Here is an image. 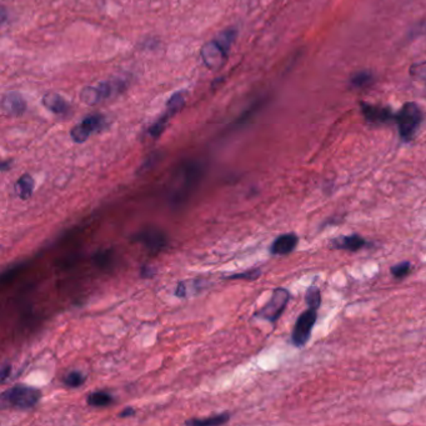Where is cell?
Listing matches in <instances>:
<instances>
[{
	"mask_svg": "<svg viewBox=\"0 0 426 426\" xmlns=\"http://www.w3.org/2000/svg\"><path fill=\"white\" fill-rule=\"evenodd\" d=\"M41 399L39 389L28 385H14L1 394V407H14L19 410L33 409Z\"/></svg>",
	"mask_w": 426,
	"mask_h": 426,
	"instance_id": "obj_1",
	"label": "cell"
},
{
	"mask_svg": "<svg viewBox=\"0 0 426 426\" xmlns=\"http://www.w3.org/2000/svg\"><path fill=\"white\" fill-rule=\"evenodd\" d=\"M424 114L419 106L414 103H407L395 115V122L399 129L401 139L404 142H410L415 137V133L423 123Z\"/></svg>",
	"mask_w": 426,
	"mask_h": 426,
	"instance_id": "obj_2",
	"label": "cell"
},
{
	"mask_svg": "<svg viewBox=\"0 0 426 426\" xmlns=\"http://www.w3.org/2000/svg\"><path fill=\"white\" fill-rule=\"evenodd\" d=\"M289 300H290V293L288 289H275L269 302H267L259 311H256V318L275 324L287 308Z\"/></svg>",
	"mask_w": 426,
	"mask_h": 426,
	"instance_id": "obj_3",
	"label": "cell"
},
{
	"mask_svg": "<svg viewBox=\"0 0 426 426\" xmlns=\"http://www.w3.org/2000/svg\"><path fill=\"white\" fill-rule=\"evenodd\" d=\"M131 240L134 243L143 245L145 249L149 250L153 254H157L166 248L169 243L168 235L164 230L159 229L157 226H148L134 234Z\"/></svg>",
	"mask_w": 426,
	"mask_h": 426,
	"instance_id": "obj_4",
	"label": "cell"
},
{
	"mask_svg": "<svg viewBox=\"0 0 426 426\" xmlns=\"http://www.w3.org/2000/svg\"><path fill=\"white\" fill-rule=\"evenodd\" d=\"M316 311L318 310L309 308L298 318L294 329H293V333H291V341L296 348L305 347L310 339L315 322L318 320Z\"/></svg>",
	"mask_w": 426,
	"mask_h": 426,
	"instance_id": "obj_5",
	"label": "cell"
},
{
	"mask_svg": "<svg viewBox=\"0 0 426 426\" xmlns=\"http://www.w3.org/2000/svg\"><path fill=\"white\" fill-rule=\"evenodd\" d=\"M105 125H106V119H105L104 115H100V114L89 115V117L83 119V122L80 124L75 125L70 130V137L78 144L86 143L93 133L103 130Z\"/></svg>",
	"mask_w": 426,
	"mask_h": 426,
	"instance_id": "obj_6",
	"label": "cell"
},
{
	"mask_svg": "<svg viewBox=\"0 0 426 426\" xmlns=\"http://www.w3.org/2000/svg\"><path fill=\"white\" fill-rule=\"evenodd\" d=\"M197 179H199L197 171H193V168H191V171H186L183 177L177 179V183L173 186L171 191V200L177 204L183 203L184 200H186L191 195L193 188H195Z\"/></svg>",
	"mask_w": 426,
	"mask_h": 426,
	"instance_id": "obj_7",
	"label": "cell"
},
{
	"mask_svg": "<svg viewBox=\"0 0 426 426\" xmlns=\"http://www.w3.org/2000/svg\"><path fill=\"white\" fill-rule=\"evenodd\" d=\"M200 54H202V58H203L205 66H208L209 69L222 68L225 60L228 59V55H229V52H225L215 40L204 44Z\"/></svg>",
	"mask_w": 426,
	"mask_h": 426,
	"instance_id": "obj_8",
	"label": "cell"
},
{
	"mask_svg": "<svg viewBox=\"0 0 426 426\" xmlns=\"http://www.w3.org/2000/svg\"><path fill=\"white\" fill-rule=\"evenodd\" d=\"M299 243V238L296 233H288L278 236L270 246V253L273 255H288L296 250V245Z\"/></svg>",
	"mask_w": 426,
	"mask_h": 426,
	"instance_id": "obj_9",
	"label": "cell"
},
{
	"mask_svg": "<svg viewBox=\"0 0 426 426\" xmlns=\"http://www.w3.org/2000/svg\"><path fill=\"white\" fill-rule=\"evenodd\" d=\"M1 108L10 117H20L26 110V99L19 93H8L3 97Z\"/></svg>",
	"mask_w": 426,
	"mask_h": 426,
	"instance_id": "obj_10",
	"label": "cell"
},
{
	"mask_svg": "<svg viewBox=\"0 0 426 426\" xmlns=\"http://www.w3.org/2000/svg\"><path fill=\"white\" fill-rule=\"evenodd\" d=\"M330 244L334 249L347 250V251H359L364 248H367L369 245H373V244L367 243V240L358 234L336 238L334 240H331Z\"/></svg>",
	"mask_w": 426,
	"mask_h": 426,
	"instance_id": "obj_11",
	"label": "cell"
},
{
	"mask_svg": "<svg viewBox=\"0 0 426 426\" xmlns=\"http://www.w3.org/2000/svg\"><path fill=\"white\" fill-rule=\"evenodd\" d=\"M361 112L367 122L375 123V124H385V123H389L391 119H395L390 109L375 106V105L361 104Z\"/></svg>",
	"mask_w": 426,
	"mask_h": 426,
	"instance_id": "obj_12",
	"label": "cell"
},
{
	"mask_svg": "<svg viewBox=\"0 0 426 426\" xmlns=\"http://www.w3.org/2000/svg\"><path fill=\"white\" fill-rule=\"evenodd\" d=\"M43 105L48 110H50L54 114H58V115L66 114L69 110V104L66 103V99L58 93H46L43 97Z\"/></svg>",
	"mask_w": 426,
	"mask_h": 426,
	"instance_id": "obj_13",
	"label": "cell"
},
{
	"mask_svg": "<svg viewBox=\"0 0 426 426\" xmlns=\"http://www.w3.org/2000/svg\"><path fill=\"white\" fill-rule=\"evenodd\" d=\"M34 179L32 175H29V174H24L23 177H20L18 179V182L15 183V186H14V191L17 193V195L20 197V199H23V200H26V199H29V197H32V194H33L34 191Z\"/></svg>",
	"mask_w": 426,
	"mask_h": 426,
	"instance_id": "obj_14",
	"label": "cell"
},
{
	"mask_svg": "<svg viewBox=\"0 0 426 426\" xmlns=\"http://www.w3.org/2000/svg\"><path fill=\"white\" fill-rule=\"evenodd\" d=\"M114 398L112 394L106 393L104 390H99L94 393L89 394L86 398V403L89 407H104L113 404Z\"/></svg>",
	"mask_w": 426,
	"mask_h": 426,
	"instance_id": "obj_15",
	"label": "cell"
},
{
	"mask_svg": "<svg viewBox=\"0 0 426 426\" xmlns=\"http://www.w3.org/2000/svg\"><path fill=\"white\" fill-rule=\"evenodd\" d=\"M229 420V414H217V415L210 416V418H205V419L188 420L185 424L194 426L223 425V424H226Z\"/></svg>",
	"mask_w": 426,
	"mask_h": 426,
	"instance_id": "obj_16",
	"label": "cell"
},
{
	"mask_svg": "<svg viewBox=\"0 0 426 426\" xmlns=\"http://www.w3.org/2000/svg\"><path fill=\"white\" fill-rule=\"evenodd\" d=\"M80 99L86 105H97L103 100V97H101V94L99 92L98 86H95V88L88 86V88H84L81 93H80Z\"/></svg>",
	"mask_w": 426,
	"mask_h": 426,
	"instance_id": "obj_17",
	"label": "cell"
},
{
	"mask_svg": "<svg viewBox=\"0 0 426 426\" xmlns=\"http://www.w3.org/2000/svg\"><path fill=\"white\" fill-rule=\"evenodd\" d=\"M236 35H238V32H236V29H233V28H229V29H226V30H224L223 33L219 34L217 38H215V41H217L219 46L223 48L224 50L226 52H230V48L233 46V43L235 41Z\"/></svg>",
	"mask_w": 426,
	"mask_h": 426,
	"instance_id": "obj_18",
	"label": "cell"
},
{
	"mask_svg": "<svg viewBox=\"0 0 426 426\" xmlns=\"http://www.w3.org/2000/svg\"><path fill=\"white\" fill-rule=\"evenodd\" d=\"M305 302L308 304L309 308L315 309V310H318L322 304L320 290L314 284L310 285V288L305 293Z\"/></svg>",
	"mask_w": 426,
	"mask_h": 426,
	"instance_id": "obj_19",
	"label": "cell"
},
{
	"mask_svg": "<svg viewBox=\"0 0 426 426\" xmlns=\"http://www.w3.org/2000/svg\"><path fill=\"white\" fill-rule=\"evenodd\" d=\"M86 376L83 374L81 371H78V370H72L70 373H68V374L63 378V384L66 385V387H72V389H75V387H81L84 383H86Z\"/></svg>",
	"mask_w": 426,
	"mask_h": 426,
	"instance_id": "obj_20",
	"label": "cell"
},
{
	"mask_svg": "<svg viewBox=\"0 0 426 426\" xmlns=\"http://www.w3.org/2000/svg\"><path fill=\"white\" fill-rule=\"evenodd\" d=\"M184 105H185V99H184V95L182 93H175L171 99H169V101H168V105H166V114L168 115H175L177 112H180L182 109L184 108Z\"/></svg>",
	"mask_w": 426,
	"mask_h": 426,
	"instance_id": "obj_21",
	"label": "cell"
},
{
	"mask_svg": "<svg viewBox=\"0 0 426 426\" xmlns=\"http://www.w3.org/2000/svg\"><path fill=\"white\" fill-rule=\"evenodd\" d=\"M412 271V262H401L396 265L391 267L390 273L395 279H404L409 275V273Z\"/></svg>",
	"mask_w": 426,
	"mask_h": 426,
	"instance_id": "obj_22",
	"label": "cell"
},
{
	"mask_svg": "<svg viewBox=\"0 0 426 426\" xmlns=\"http://www.w3.org/2000/svg\"><path fill=\"white\" fill-rule=\"evenodd\" d=\"M373 79H374V77H373V74H371V72H356L354 77L351 78V84L356 86V88H364V86H367L369 84H371V83H373Z\"/></svg>",
	"mask_w": 426,
	"mask_h": 426,
	"instance_id": "obj_23",
	"label": "cell"
},
{
	"mask_svg": "<svg viewBox=\"0 0 426 426\" xmlns=\"http://www.w3.org/2000/svg\"><path fill=\"white\" fill-rule=\"evenodd\" d=\"M171 118V115H168V114L165 113L164 115H163L162 118L159 119L157 123H154V124L151 125V129H149V134H151L153 138H159V137L163 134L165 126H166V124H168V122H169V119Z\"/></svg>",
	"mask_w": 426,
	"mask_h": 426,
	"instance_id": "obj_24",
	"label": "cell"
},
{
	"mask_svg": "<svg viewBox=\"0 0 426 426\" xmlns=\"http://www.w3.org/2000/svg\"><path fill=\"white\" fill-rule=\"evenodd\" d=\"M260 275H262V270L256 268V269L248 270V271L234 274V275L225 276L224 279H229V280H236V279H239V280H256V279L260 278Z\"/></svg>",
	"mask_w": 426,
	"mask_h": 426,
	"instance_id": "obj_25",
	"label": "cell"
},
{
	"mask_svg": "<svg viewBox=\"0 0 426 426\" xmlns=\"http://www.w3.org/2000/svg\"><path fill=\"white\" fill-rule=\"evenodd\" d=\"M412 75L416 77V78L421 79L423 81L426 83V61L425 63H419V64H415L412 68Z\"/></svg>",
	"mask_w": 426,
	"mask_h": 426,
	"instance_id": "obj_26",
	"label": "cell"
},
{
	"mask_svg": "<svg viewBox=\"0 0 426 426\" xmlns=\"http://www.w3.org/2000/svg\"><path fill=\"white\" fill-rule=\"evenodd\" d=\"M155 273H157V270L154 269L153 267H149V265H144V267H142V269H140V275H142V278H154Z\"/></svg>",
	"mask_w": 426,
	"mask_h": 426,
	"instance_id": "obj_27",
	"label": "cell"
},
{
	"mask_svg": "<svg viewBox=\"0 0 426 426\" xmlns=\"http://www.w3.org/2000/svg\"><path fill=\"white\" fill-rule=\"evenodd\" d=\"M10 371H12V365H10V364H4V365L1 367V371H0L1 383H6V381H7L9 375H10Z\"/></svg>",
	"mask_w": 426,
	"mask_h": 426,
	"instance_id": "obj_28",
	"label": "cell"
},
{
	"mask_svg": "<svg viewBox=\"0 0 426 426\" xmlns=\"http://www.w3.org/2000/svg\"><path fill=\"white\" fill-rule=\"evenodd\" d=\"M135 415V409L134 407H128L123 409L120 413H119V418L125 419V418H131Z\"/></svg>",
	"mask_w": 426,
	"mask_h": 426,
	"instance_id": "obj_29",
	"label": "cell"
},
{
	"mask_svg": "<svg viewBox=\"0 0 426 426\" xmlns=\"http://www.w3.org/2000/svg\"><path fill=\"white\" fill-rule=\"evenodd\" d=\"M9 165H10V162L8 160V162H3V164H1V171H8V168H9Z\"/></svg>",
	"mask_w": 426,
	"mask_h": 426,
	"instance_id": "obj_30",
	"label": "cell"
}]
</instances>
